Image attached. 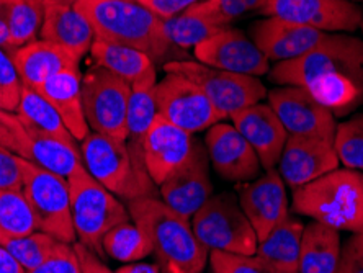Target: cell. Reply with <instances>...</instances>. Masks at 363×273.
<instances>
[{"mask_svg": "<svg viewBox=\"0 0 363 273\" xmlns=\"http://www.w3.org/2000/svg\"><path fill=\"white\" fill-rule=\"evenodd\" d=\"M38 92L55 106L72 138L81 143L90 133V128L84 113L82 76L79 66L48 79Z\"/></svg>", "mask_w": 363, "mask_h": 273, "instance_id": "cell-25", "label": "cell"}, {"mask_svg": "<svg viewBox=\"0 0 363 273\" xmlns=\"http://www.w3.org/2000/svg\"><path fill=\"white\" fill-rule=\"evenodd\" d=\"M156 101L159 116L190 135L208 131L218 121H224L199 85L177 72H165L159 80Z\"/></svg>", "mask_w": 363, "mask_h": 273, "instance_id": "cell-11", "label": "cell"}, {"mask_svg": "<svg viewBox=\"0 0 363 273\" xmlns=\"http://www.w3.org/2000/svg\"><path fill=\"white\" fill-rule=\"evenodd\" d=\"M165 72H177L203 90L223 120L236 115L267 97L265 85L257 77L241 76L205 66L199 61H172L164 64Z\"/></svg>", "mask_w": 363, "mask_h": 273, "instance_id": "cell-9", "label": "cell"}, {"mask_svg": "<svg viewBox=\"0 0 363 273\" xmlns=\"http://www.w3.org/2000/svg\"><path fill=\"white\" fill-rule=\"evenodd\" d=\"M347 76L363 84V41L349 33H325L301 57L275 64L269 79L277 85L306 87L314 79Z\"/></svg>", "mask_w": 363, "mask_h": 273, "instance_id": "cell-5", "label": "cell"}, {"mask_svg": "<svg viewBox=\"0 0 363 273\" xmlns=\"http://www.w3.org/2000/svg\"><path fill=\"white\" fill-rule=\"evenodd\" d=\"M26 273H81V265L74 245L62 243L50 260Z\"/></svg>", "mask_w": 363, "mask_h": 273, "instance_id": "cell-39", "label": "cell"}, {"mask_svg": "<svg viewBox=\"0 0 363 273\" xmlns=\"http://www.w3.org/2000/svg\"><path fill=\"white\" fill-rule=\"evenodd\" d=\"M156 85L157 72L156 67H152L131 84L130 101H128L126 146L141 162H144V139L159 115Z\"/></svg>", "mask_w": 363, "mask_h": 273, "instance_id": "cell-26", "label": "cell"}, {"mask_svg": "<svg viewBox=\"0 0 363 273\" xmlns=\"http://www.w3.org/2000/svg\"><path fill=\"white\" fill-rule=\"evenodd\" d=\"M131 84L100 66L82 77V104L90 131L126 143Z\"/></svg>", "mask_w": 363, "mask_h": 273, "instance_id": "cell-10", "label": "cell"}, {"mask_svg": "<svg viewBox=\"0 0 363 273\" xmlns=\"http://www.w3.org/2000/svg\"><path fill=\"white\" fill-rule=\"evenodd\" d=\"M116 273H162L161 264H144V262H133L120 267Z\"/></svg>", "mask_w": 363, "mask_h": 273, "instance_id": "cell-46", "label": "cell"}, {"mask_svg": "<svg viewBox=\"0 0 363 273\" xmlns=\"http://www.w3.org/2000/svg\"><path fill=\"white\" fill-rule=\"evenodd\" d=\"M76 7L95 31V40L136 48L157 62L184 61L164 35V21L136 0H79Z\"/></svg>", "mask_w": 363, "mask_h": 273, "instance_id": "cell-1", "label": "cell"}, {"mask_svg": "<svg viewBox=\"0 0 363 273\" xmlns=\"http://www.w3.org/2000/svg\"><path fill=\"white\" fill-rule=\"evenodd\" d=\"M7 2L9 0H0V48H2L4 51H7L10 56H13V52L17 51V48L13 46L12 40H10V33H9Z\"/></svg>", "mask_w": 363, "mask_h": 273, "instance_id": "cell-45", "label": "cell"}, {"mask_svg": "<svg viewBox=\"0 0 363 273\" xmlns=\"http://www.w3.org/2000/svg\"><path fill=\"white\" fill-rule=\"evenodd\" d=\"M195 61L221 71L260 77L270 72V61L241 30L224 28L194 50Z\"/></svg>", "mask_w": 363, "mask_h": 273, "instance_id": "cell-16", "label": "cell"}, {"mask_svg": "<svg viewBox=\"0 0 363 273\" xmlns=\"http://www.w3.org/2000/svg\"><path fill=\"white\" fill-rule=\"evenodd\" d=\"M208 2L224 20L233 23V20L242 17L245 13H260L267 0H208Z\"/></svg>", "mask_w": 363, "mask_h": 273, "instance_id": "cell-42", "label": "cell"}, {"mask_svg": "<svg viewBox=\"0 0 363 273\" xmlns=\"http://www.w3.org/2000/svg\"><path fill=\"white\" fill-rule=\"evenodd\" d=\"M236 130L257 154L264 172L279 165L288 133L269 104H255L231 116Z\"/></svg>", "mask_w": 363, "mask_h": 273, "instance_id": "cell-20", "label": "cell"}, {"mask_svg": "<svg viewBox=\"0 0 363 273\" xmlns=\"http://www.w3.org/2000/svg\"><path fill=\"white\" fill-rule=\"evenodd\" d=\"M164 21V35L170 41V45L177 48L182 52L201 45L211 36L220 33L224 28L231 26L224 20L208 0L191 5L185 12Z\"/></svg>", "mask_w": 363, "mask_h": 273, "instance_id": "cell-27", "label": "cell"}, {"mask_svg": "<svg viewBox=\"0 0 363 273\" xmlns=\"http://www.w3.org/2000/svg\"><path fill=\"white\" fill-rule=\"evenodd\" d=\"M38 231L23 190H0V245Z\"/></svg>", "mask_w": 363, "mask_h": 273, "instance_id": "cell-33", "label": "cell"}, {"mask_svg": "<svg viewBox=\"0 0 363 273\" xmlns=\"http://www.w3.org/2000/svg\"><path fill=\"white\" fill-rule=\"evenodd\" d=\"M211 273H279L257 255H239L211 250L210 257Z\"/></svg>", "mask_w": 363, "mask_h": 273, "instance_id": "cell-37", "label": "cell"}, {"mask_svg": "<svg viewBox=\"0 0 363 273\" xmlns=\"http://www.w3.org/2000/svg\"><path fill=\"white\" fill-rule=\"evenodd\" d=\"M0 146L10 149V151L15 152V154L18 152L17 141H15V138L10 135V131L2 125V123H0Z\"/></svg>", "mask_w": 363, "mask_h": 273, "instance_id": "cell-48", "label": "cell"}, {"mask_svg": "<svg viewBox=\"0 0 363 273\" xmlns=\"http://www.w3.org/2000/svg\"><path fill=\"white\" fill-rule=\"evenodd\" d=\"M40 40L55 43L81 61L90 52L95 31L76 5L46 4Z\"/></svg>", "mask_w": 363, "mask_h": 273, "instance_id": "cell-23", "label": "cell"}, {"mask_svg": "<svg viewBox=\"0 0 363 273\" xmlns=\"http://www.w3.org/2000/svg\"><path fill=\"white\" fill-rule=\"evenodd\" d=\"M238 200L259 243L290 216L285 182L275 169L239 185Z\"/></svg>", "mask_w": 363, "mask_h": 273, "instance_id": "cell-18", "label": "cell"}, {"mask_svg": "<svg viewBox=\"0 0 363 273\" xmlns=\"http://www.w3.org/2000/svg\"><path fill=\"white\" fill-rule=\"evenodd\" d=\"M72 245L79 259V265H81V273H116L108 265L104 264L99 254L92 252V250L85 247L81 243Z\"/></svg>", "mask_w": 363, "mask_h": 273, "instance_id": "cell-44", "label": "cell"}, {"mask_svg": "<svg viewBox=\"0 0 363 273\" xmlns=\"http://www.w3.org/2000/svg\"><path fill=\"white\" fill-rule=\"evenodd\" d=\"M335 169H339V157L334 149V141L288 136L279 160V174L290 189H300Z\"/></svg>", "mask_w": 363, "mask_h": 273, "instance_id": "cell-19", "label": "cell"}, {"mask_svg": "<svg viewBox=\"0 0 363 273\" xmlns=\"http://www.w3.org/2000/svg\"><path fill=\"white\" fill-rule=\"evenodd\" d=\"M269 105L275 111L288 136L321 138L334 141L335 118L330 110L313 97L304 87L280 85L267 92Z\"/></svg>", "mask_w": 363, "mask_h": 273, "instance_id": "cell-14", "label": "cell"}, {"mask_svg": "<svg viewBox=\"0 0 363 273\" xmlns=\"http://www.w3.org/2000/svg\"><path fill=\"white\" fill-rule=\"evenodd\" d=\"M334 149L345 169L363 172V113L339 123L334 135Z\"/></svg>", "mask_w": 363, "mask_h": 273, "instance_id": "cell-36", "label": "cell"}, {"mask_svg": "<svg viewBox=\"0 0 363 273\" xmlns=\"http://www.w3.org/2000/svg\"><path fill=\"white\" fill-rule=\"evenodd\" d=\"M136 2H140L144 9H147L157 18L169 20L177 17L201 0H136Z\"/></svg>", "mask_w": 363, "mask_h": 273, "instance_id": "cell-43", "label": "cell"}, {"mask_svg": "<svg viewBox=\"0 0 363 273\" xmlns=\"http://www.w3.org/2000/svg\"><path fill=\"white\" fill-rule=\"evenodd\" d=\"M291 206L335 231L363 233V172L335 169L293 190Z\"/></svg>", "mask_w": 363, "mask_h": 273, "instance_id": "cell-3", "label": "cell"}, {"mask_svg": "<svg viewBox=\"0 0 363 273\" xmlns=\"http://www.w3.org/2000/svg\"><path fill=\"white\" fill-rule=\"evenodd\" d=\"M61 244V240L50 234L35 231L23 238L9 240L2 247L7 249V252L23 267L25 272H30L50 260Z\"/></svg>", "mask_w": 363, "mask_h": 273, "instance_id": "cell-35", "label": "cell"}, {"mask_svg": "<svg viewBox=\"0 0 363 273\" xmlns=\"http://www.w3.org/2000/svg\"><path fill=\"white\" fill-rule=\"evenodd\" d=\"M79 149L87 172L121 201L157 196L159 189L146 165L133 156L126 143L90 131Z\"/></svg>", "mask_w": 363, "mask_h": 273, "instance_id": "cell-4", "label": "cell"}, {"mask_svg": "<svg viewBox=\"0 0 363 273\" xmlns=\"http://www.w3.org/2000/svg\"><path fill=\"white\" fill-rule=\"evenodd\" d=\"M205 147L213 169L223 180L245 184L262 174V165L252 146L231 123L218 121L206 131Z\"/></svg>", "mask_w": 363, "mask_h": 273, "instance_id": "cell-17", "label": "cell"}, {"mask_svg": "<svg viewBox=\"0 0 363 273\" xmlns=\"http://www.w3.org/2000/svg\"><path fill=\"white\" fill-rule=\"evenodd\" d=\"M43 4H69V5H76L79 0H41Z\"/></svg>", "mask_w": 363, "mask_h": 273, "instance_id": "cell-49", "label": "cell"}, {"mask_svg": "<svg viewBox=\"0 0 363 273\" xmlns=\"http://www.w3.org/2000/svg\"><path fill=\"white\" fill-rule=\"evenodd\" d=\"M21 89H23V84H21L12 56L0 48V110L13 113L18 106Z\"/></svg>", "mask_w": 363, "mask_h": 273, "instance_id": "cell-38", "label": "cell"}, {"mask_svg": "<svg viewBox=\"0 0 363 273\" xmlns=\"http://www.w3.org/2000/svg\"><path fill=\"white\" fill-rule=\"evenodd\" d=\"M12 59L21 84L36 92L48 79L66 69L77 67L81 62L61 46L40 38L18 48Z\"/></svg>", "mask_w": 363, "mask_h": 273, "instance_id": "cell-24", "label": "cell"}, {"mask_svg": "<svg viewBox=\"0 0 363 273\" xmlns=\"http://www.w3.org/2000/svg\"><path fill=\"white\" fill-rule=\"evenodd\" d=\"M210 165L205 144L196 139L189 159L159 185V194L165 205L189 221L215 195Z\"/></svg>", "mask_w": 363, "mask_h": 273, "instance_id": "cell-13", "label": "cell"}, {"mask_svg": "<svg viewBox=\"0 0 363 273\" xmlns=\"http://www.w3.org/2000/svg\"><path fill=\"white\" fill-rule=\"evenodd\" d=\"M90 56H92L95 66L106 69L130 84L144 76L149 69L156 67V64L146 52L136 50V48L104 40L94 41L90 48Z\"/></svg>", "mask_w": 363, "mask_h": 273, "instance_id": "cell-30", "label": "cell"}, {"mask_svg": "<svg viewBox=\"0 0 363 273\" xmlns=\"http://www.w3.org/2000/svg\"><path fill=\"white\" fill-rule=\"evenodd\" d=\"M337 273H363V233L352 234L345 240Z\"/></svg>", "mask_w": 363, "mask_h": 273, "instance_id": "cell-41", "label": "cell"}, {"mask_svg": "<svg viewBox=\"0 0 363 273\" xmlns=\"http://www.w3.org/2000/svg\"><path fill=\"white\" fill-rule=\"evenodd\" d=\"M162 273H185L179 270L177 267H170V265H162Z\"/></svg>", "mask_w": 363, "mask_h": 273, "instance_id": "cell-50", "label": "cell"}, {"mask_svg": "<svg viewBox=\"0 0 363 273\" xmlns=\"http://www.w3.org/2000/svg\"><path fill=\"white\" fill-rule=\"evenodd\" d=\"M0 123L7 128L10 135L17 141V156L23 157L28 162H33L38 167L61 175L66 180L84 167L79 146H71V144H66L60 139L35 130L12 111L0 110Z\"/></svg>", "mask_w": 363, "mask_h": 273, "instance_id": "cell-15", "label": "cell"}, {"mask_svg": "<svg viewBox=\"0 0 363 273\" xmlns=\"http://www.w3.org/2000/svg\"><path fill=\"white\" fill-rule=\"evenodd\" d=\"M340 252L339 231L321 223H309L301 238L300 273H337Z\"/></svg>", "mask_w": 363, "mask_h": 273, "instance_id": "cell-28", "label": "cell"}, {"mask_svg": "<svg viewBox=\"0 0 363 273\" xmlns=\"http://www.w3.org/2000/svg\"><path fill=\"white\" fill-rule=\"evenodd\" d=\"M43 20H45V4L41 0H9L7 2L9 33L17 50L38 40Z\"/></svg>", "mask_w": 363, "mask_h": 273, "instance_id": "cell-34", "label": "cell"}, {"mask_svg": "<svg viewBox=\"0 0 363 273\" xmlns=\"http://www.w3.org/2000/svg\"><path fill=\"white\" fill-rule=\"evenodd\" d=\"M101 247L106 255L123 264L140 262L154 252L151 239L131 219L111 228L101 239Z\"/></svg>", "mask_w": 363, "mask_h": 273, "instance_id": "cell-32", "label": "cell"}, {"mask_svg": "<svg viewBox=\"0 0 363 273\" xmlns=\"http://www.w3.org/2000/svg\"><path fill=\"white\" fill-rule=\"evenodd\" d=\"M304 226L300 219L288 216L257 245L260 257L279 273H300V250Z\"/></svg>", "mask_w": 363, "mask_h": 273, "instance_id": "cell-29", "label": "cell"}, {"mask_svg": "<svg viewBox=\"0 0 363 273\" xmlns=\"http://www.w3.org/2000/svg\"><path fill=\"white\" fill-rule=\"evenodd\" d=\"M191 229L210 250L255 255L259 239L245 216L238 196L231 191L213 195L191 218Z\"/></svg>", "mask_w": 363, "mask_h": 273, "instance_id": "cell-7", "label": "cell"}, {"mask_svg": "<svg viewBox=\"0 0 363 273\" xmlns=\"http://www.w3.org/2000/svg\"><path fill=\"white\" fill-rule=\"evenodd\" d=\"M195 141L194 135L157 115L144 139V164L157 189L175 169L189 159Z\"/></svg>", "mask_w": 363, "mask_h": 273, "instance_id": "cell-21", "label": "cell"}, {"mask_svg": "<svg viewBox=\"0 0 363 273\" xmlns=\"http://www.w3.org/2000/svg\"><path fill=\"white\" fill-rule=\"evenodd\" d=\"M250 33L255 46L270 62L277 64L306 55L325 35L324 31L270 17L254 23Z\"/></svg>", "mask_w": 363, "mask_h": 273, "instance_id": "cell-22", "label": "cell"}, {"mask_svg": "<svg viewBox=\"0 0 363 273\" xmlns=\"http://www.w3.org/2000/svg\"><path fill=\"white\" fill-rule=\"evenodd\" d=\"M0 190H23L20 156L0 146Z\"/></svg>", "mask_w": 363, "mask_h": 273, "instance_id": "cell-40", "label": "cell"}, {"mask_svg": "<svg viewBox=\"0 0 363 273\" xmlns=\"http://www.w3.org/2000/svg\"><path fill=\"white\" fill-rule=\"evenodd\" d=\"M347 2H355L357 4V2H363V0H347Z\"/></svg>", "mask_w": 363, "mask_h": 273, "instance_id": "cell-51", "label": "cell"}, {"mask_svg": "<svg viewBox=\"0 0 363 273\" xmlns=\"http://www.w3.org/2000/svg\"><path fill=\"white\" fill-rule=\"evenodd\" d=\"M362 30H363V20H362Z\"/></svg>", "mask_w": 363, "mask_h": 273, "instance_id": "cell-52", "label": "cell"}, {"mask_svg": "<svg viewBox=\"0 0 363 273\" xmlns=\"http://www.w3.org/2000/svg\"><path fill=\"white\" fill-rule=\"evenodd\" d=\"M260 15L324 33H354L363 20L360 5L347 0H267Z\"/></svg>", "mask_w": 363, "mask_h": 273, "instance_id": "cell-12", "label": "cell"}, {"mask_svg": "<svg viewBox=\"0 0 363 273\" xmlns=\"http://www.w3.org/2000/svg\"><path fill=\"white\" fill-rule=\"evenodd\" d=\"M69 182L71 190L72 224L77 240L92 252L104 255L101 239L116 224L130 221V211L118 196L99 184L87 169L82 167Z\"/></svg>", "mask_w": 363, "mask_h": 273, "instance_id": "cell-6", "label": "cell"}, {"mask_svg": "<svg viewBox=\"0 0 363 273\" xmlns=\"http://www.w3.org/2000/svg\"><path fill=\"white\" fill-rule=\"evenodd\" d=\"M0 273H26L23 267L2 245H0Z\"/></svg>", "mask_w": 363, "mask_h": 273, "instance_id": "cell-47", "label": "cell"}, {"mask_svg": "<svg viewBox=\"0 0 363 273\" xmlns=\"http://www.w3.org/2000/svg\"><path fill=\"white\" fill-rule=\"evenodd\" d=\"M20 120L28 123L31 128L38 130L45 135L60 139V141L71 144V146H79V143L72 138L71 133L64 125L62 118L55 110L50 101H48L40 92L33 89L25 87L21 89L20 101L17 110L13 111Z\"/></svg>", "mask_w": 363, "mask_h": 273, "instance_id": "cell-31", "label": "cell"}, {"mask_svg": "<svg viewBox=\"0 0 363 273\" xmlns=\"http://www.w3.org/2000/svg\"><path fill=\"white\" fill-rule=\"evenodd\" d=\"M20 167L23 174V194L35 213L38 231L61 243L76 244L69 182L23 157H20Z\"/></svg>", "mask_w": 363, "mask_h": 273, "instance_id": "cell-8", "label": "cell"}, {"mask_svg": "<svg viewBox=\"0 0 363 273\" xmlns=\"http://www.w3.org/2000/svg\"><path fill=\"white\" fill-rule=\"evenodd\" d=\"M131 221L140 226L154 245L161 265L177 267L185 273L205 270L210 250L196 238L191 221L182 218L157 196H144L128 203Z\"/></svg>", "mask_w": 363, "mask_h": 273, "instance_id": "cell-2", "label": "cell"}]
</instances>
